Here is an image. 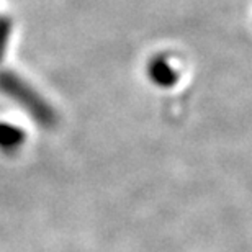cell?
<instances>
[{
	"label": "cell",
	"mask_w": 252,
	"mask_h": 252,
	"mask_svg": "<svg viewBox=\"0 0 252 252\" xmlns=\"http://www.w3.org/2000/svg\"><path fill=\"white\" fill-rule=\"evenodd\" d=\"M0 90H3L8 97L22 103L38 120V123L44 126H53L56 123V113L53 112L51 107L15 74L5 72V70L0 72Z\"/></svg>",
	"instance_id": "obj_1"
},
{
	"label": "cell",
	"mask_w": 252,
	"mask_h": 252,
	"mask_svg": "<svg viewBox=\"0 0 252 252\" xmlns=\"http://www.w3.org/2000/svg\"><path fill=\"white\" fill-rule=\"evenodd\" d=\"M149 75L154 80V84L162 85V87H169L174 85L177 80V72L170 65V63L165 58H156L149 65Z\"/></svg>",
	"instance_id": "obj_2"
},
{
	"label": "cell",
	"mask_w": 252,
	"mask_h": 252,
	"mask_svg": "<svg viewBox=\"0 0 252 252\" xmlns=\"http://www.w3.org/2000/svg\"><path fill=\"white\" fill-rule=\"evenodd\" d=\"M23 133L15 126L10 125H0V146L2 148H17V146L23 141Z\"/></svg>",
	"instance_id": "obj_3"
},
{
	"label": "cell",
	"mask_w": 252,
	"mask_h": 252,
	"mask_svg": "<svg viewBox=\"0 0 252 252\" xmlns=\"http://www.w3.org/2000/svg\"><path fill=\"white\" fill-rule=\"evenodd\" d=\"M10 33H12V20L2 15L0 17V61L3 59L5 51H7Z\"/></svg>",
	"instance_id": "obj_4"
}]
</instances>
